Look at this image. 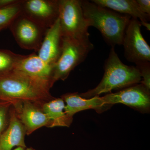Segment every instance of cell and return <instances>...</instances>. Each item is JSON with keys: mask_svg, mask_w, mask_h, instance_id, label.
Listing matches in <instances>:
<instances>
[{"mask_svg": "<svg viewBox=\"0 0 150 150\" xmlns=\"http://www.w3.org/2000/svg\"><path fill=\"white\" fill-rule=\"evenodd\" d=\"M48 83L20 71L0 77V101L10 102L13 106L30 101L41 106L54 98Z\"/></svg>", "mask_w": 150, "mask_h": 150, "instance_id": "6da1fadb", "label": "cell"}, {"mask_svg": "<svg viewBox=\"0 0 150 150\" xmlns=\"http://www.w3.org/2000/svg\"><path fill=\"white\" fill-rule=\"evenodd\" d=\"M84 16L89 25L97 28L111 47L122 45L126 28L131 17L96 4L81 1Z\"/></svg>", "mask_w": 150, "mask_h": 150, "instance_id": "7a4b0ae2", "label": "cell"}, {"mask_svg": "<svg viewBox=\"0 0 150 150\" xmlns=\"http://www.w3.org/2000/svg\"><path fill=\"white\" fill-rule=\"evenodd\" d=\"M103 77L98 85L92 89L80 94L86 99L99 96L103 93H111L115 90L124 89L141 83L142 77L136 67L123 64L111 47L108 58L104 64Z\"/></svg>", "mask_w": 150, "mask_h": 150, "instance_id": "3957f363", "label": "cell"}, {"mask_svg": "<svg viewBox=\"0 0 150 150\" xmlns=\"http://www.w3.org/2000/svg\"><path fill=\"white\" fill-rule=\"evenodd\" d=\"M89 39L79 40L63 37L62 53L54 65L52 83L64 81L77 66L85 60L93 49Z\"/></svg>", "mask_w": 150, "mask_h": 150, "instance_id": "277c9868", "label": "cell"}, {"mask_svg": "<svg viewBox=\"0 0 150 150\" xmlns=\"http://www.w3.org/2000/svg\"><path fill=\"white\" fill-rule=\"evenodd\" d=\"M59 18L62 37L79 40L89 39L90 26L81 1L59 0Z\"/></svg>", "mask_w": 150, "mask_h": 150, "instance_id": "5b68a950", "label": "cell"}, {"mask_svg": "<svg viewBox=\"0 0 150 150\" xmlns=\"http://www.w3.org/2000/svg\"><path fill=\"white\" fill-rule=\"evenodd\" d=\"M8 27L19 46L35 52L40 48L48 30L22 12Z\"/></svg>", "mask_w": 150, "mask_h": 150, "instance_id": "8992f818", "label": "cell"}, {"mask_svg": "<svg viewBox=\"0 0 150 150\" xmlns=\"http://www.w3.org/2000/svg\"><path fill=\"white\" fill-rule=\"evenodd\" d=\"M142 26L139 21L131 18L122 43L126 59L136 66L150 63V47L142 35Z\"/></svg>", "mask_w": 150, "mask_h": 150, "instance_id": "52a82bcc", "label": "cell"}, {"mask_svg": "<svg viewBox=\"0 0 150 150\" xmlns=\"http://www.w3.org/2000/svg\"><path fill=\"white\" fill-rule=\"evenodd\" d=\"M105 105L111 107L117 103H122L142 112L150 111V91L142 84H137L122 89L114 93H110L100 97Z\"/></svg>", "mask_w": 150, "mask_h": 150, "instance_id": "ba28073f", "label": "cell"}, {"mask_svg": "<svg viewBox=\"0 0 150 150\" xmlns=\"http://www.w3.org/2000/svg\"><path fill=\"white\" fill-rule=\"evenodd\" d=\"M59 0H21L22 13L48 29L59 17Z\"/></svg>", "mask_w": 150, "mask_h": 150, "instance_id": "9c48e42d", "label": "cell"}, {"mask_svg": "<svg viewBox=\"0 0 150 150\" xmlns=\"http://www.w3.org/2000/svg\"><path fill=\"white\" fill-rule=\"evenodd\" d=\"M14 108L28 136L43 126L49 127L50 120L39 105L24 101Z\"/></svg>", "mask_w": 150, "mask_h": 150, "instance_id": "30bf717a", "label": "cell"}, {"mask_svg": "<svg viewBox=\"0 0 150 150\" xmlns=\"http://www.w3.org/2000/svg\"><path fill=\"white\" fill-rule=\"evenodd\" d=\"M62 45L63 37L58 18L47 30L37 55L48 64L54 66L62 53Z\"/></svg>", "mask_w": 150, "mask_h": 150, "instance_id": "8fae6325", "label": "cell"}, {"mask_svg": "<svg viewBox=\"0 0 150 150\" xmlns=\"http://www.w3.org/2000/svg\"><path fill=\"white\" fill-rule=\"evenodd\" d=\"M25 135L24 126L12 105L8 125L0 136V150H12L15 146L26 148Z\"/></svg>", "mask_w": 150, "mask_h": 150, "instance_id": "7c38bea8", "label": "cell"}, {"mask_svg": "<svg viewBox=\"0 0 150 150\" xmlns=\"http://www.w3.org/2000/svg\"><path fill=\"white\" fill-rule=\"evenodd\" d=\"M53 67L54 66L48 64L33 53L25 55L17 65L15 70L46 81L52 88L54 86L52 83Z\"/></svg>", "mask_w": 150, "mask_h": 150, "instance_id": "4fadbf2b", "label": "cell"}, {"mask_svg": "<svg viewBox=\"0 0 150 150\" xmlns=\"http://www.w3.org/2000/svg\"><path fill=\"white\" fill-rule=\"evenodd\" d=\"M61 98L66 103L65 113L70 118H73L75 114L82 110L94 109L100 113L110 108L103 103L99 96L86 99L82 97L78 93H69L62 95Z\"/></svg>", "mask_w": 150, "mask_h": 150, "instance_id": "5bb4252c", "label": "cell"}, {"mask_svg": "<svg viewBox=\"0 0 150 150\" xmlns=\"http://www.w3.org/2000/svg\"><path fill=\"white\" fill-rule=\"evenodd\" d=\"M98 5L139 21L142 26L150 30V17L140 10L136 0H92Z\"/></svg>", "mask_w": 150, "mask_h": 150, "instance_id": "9a60e30c", "label": "cell"}, {"mask_svg": "<svg viewBox=\"0 0 150 150\" xmlns=\"http://www.w3.org/2000/svg\"><path fill=\"white\" fill-rule=\"evenodd\" d=\"M64 101L62 98H54L41 106L43 112L48 116L50 121L48 128L57 126L69 127L73 118L68 117L64 111Z\"/></svg>", "mask_w": 150, "mask_h": 150, "instance_id": "2e32d148", "label": "cell"}, {"mask_svg": "<svg viewBox=\"0 0 150 150\" xmlns=\"http://www.w3.org/2000/svg\"><path fill=\"white\" fill-rule=\"evenodd\" d=\"M25 55L17 54L6 49L0 50V77L13 71Z\"/></svg>", "mask_w": 150, "mask_h": 150, "instance_id": "e0dca14e", "label": "cell"}, {"mask_svg": "<svg viewBox=\"0 0 150 150\" xmlns=\"http://www.w3.org/2000/svg\"><path fill=\"white\" fill-rule=\"evenodd\" d=\"M22 12L21 0L0 8V28L8 27L11 23Z\"/></svg>", "mask_w": 150, "mask_h": 150, "instance_id": "ac0fdd59", "label": "cell"}, {"mask_svg": "<svg viewBox=\"0 0 150 150\" xmlns=\"http://www.w3.org/2000/svg\"><path fill=\"white\" fill-rule=\"evenodd\" d=\"M12 105L10 102L0 101V136L8 125L10 112Z\"/></svg>", "mask_w": 150, "mask_h": 150, "instance_id": "d6986e66", "label": "cell"}, {"mask_svg": "<svg viewBox=\"0 0 150 150\" xmlns=\"http://www.w3.org/2000/svg\"><path fill=\"white\" fill-rule=\"evenodd\" d=\"M139 71L142 77L141 83L150 91V63L136 66Z\"/></svg>", "mask_w": 150, "mask_h": 150, "instance_id": "ffe728a7", "label": "cell"}, {"mask_svg": "<svg viewBox=\"0 0 150 150\" xmlns=\"http://www.w3.org/2000/svg\"><path fill=\"white\" fill-rule=\"evenodd\" d=\"M136 1L142 12L150 16V0H136Z\"/></svg>", "mask_w": 150, "mask_h": 150, "instance_id": "44dd1931", "label": "cell"}, {"mask_svg": "<svg viewBox=\"0 0 150 150\" xmlns=\"http://www.w3.org/2000/svg\"><path fill=\"white\" fill-rule=\"evenodd\" d=\"M17 0H0V8L15 2Z\"/></svg>", "mask_w": 150, "mask_h": 150, "instance_id": "7402d4cb", "label": "cell"}, {"mask_svg": "<svg viewBox=\"0 0 150 150\" xmlns=\"http://www.w3.org/2000/svg\"><path fill=\"white\" fill-rule=\"evenodd\" d=\"M25 149L26 148L21 147H18L12 150H25Z\"/></svg>", "mask_w": 150, "mask_h": 150, "instance_id": "603a6c76", "label": "cell"}, {"mask_svg": "<svg viewBox=\"0 0 150 150\" xmlns=\"http://www.w3.org/2000/svg\"><path fill=\"white\" fill-rule=\"evenodd\" d=\"M25 150H37L32 147L26 148Z\"/></svg>", "mask_w": 150, "mask_h": 150, "instance_id": "cb8c5ba5", "label": "cell"}, {"mask_svg": "<svg viewBox=\"0 0 150 150\" xmlns=\"http://www.w3.org/2000/svg\"><path fill=\"white\" fill-rule=\"evenodd\" d=\"M2 30V28H0V31H1V30Z\"/></svg>", "mask_w": 150, "mask_h": 150, "instance_id": "d4e9b609", "label": "cell"}]
</instances>
